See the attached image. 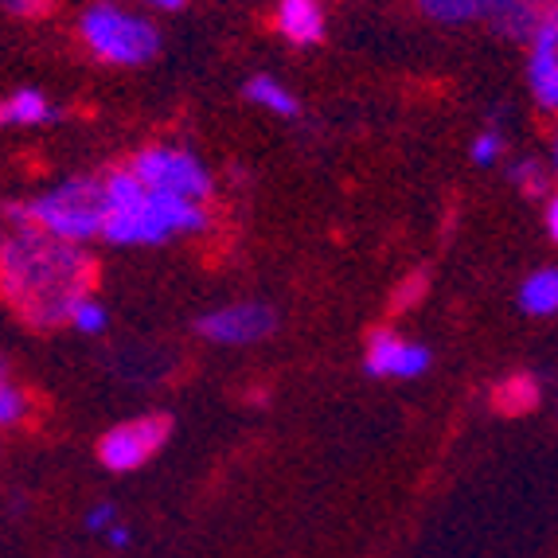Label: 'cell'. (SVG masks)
<instances>
[{"label": "cell", "instance_id": "cell-16", "mask_svg": "<svg viewBox=\"0 0 558 558\" xmlns=\"http://www.w3.org/2000/svg\"><path fill=\"white\" fill-rule=\"evenodd\" d=\"M508 180L515 184V192L535 204H543L547 196H555V160L550 157H515L508 165Z\"/></svg>", "mask_w": 558, "mask_h": 558}, {"label": "cell", "instance_id": "cell-5", "mask_svg": "<svg viewBox=\"0 0 558 558\" xmlns=\"http://www.w3.org/2000/svg\"><path fill=\"white\" fill-rule=\"evenodd\" d=\"M133 177L153 192L165 196L192 199V204H211L215 199V177L211 168L204 165L199 153H192L187 145H145L141 153H133V160L125 165Z\"/></svg>", "mask_w": 558, "mask_h": 558}, {"label": "cell", "instance_id": "cell-1", "mask_svg": "<svg viewBox=\"0 0 558 558\" xmlns=\"http://www.w3.org/2000/svg\"><path fill=\"white\" fill-rule=\"evenodd\" d=\"M94 266L86 246L44 239L12 227L0 239V298L28 328H66V313L94 293Z\"/></svg>", "mask_w": 558, "mask_h": 558}, {"label": "cell", "instance_id": "cell-13", "mask_svg": "<svg viewBox=\"0 0 558 558\" xmlns=\"http://www.w3.org/2000/svg\"><path fill=\"white\" fill-rule=\"evenodd\" d=\"M539 402H543V383L535 379L531 372L504 375V379L493 387V407H496V414H508V418H520V414H531V410H539Z\"/></svg>", "mask_w": 558, "mask_h": 558}, {"label": "cell", "instance_id": "cell-4", "mask_svg": "<svg viewBox=\"0 0 558 558\" xmlns=\"http://www.w3.org/2000/svg\"><path fill=\"white\" fill-rule=\"evenodd\" d=\"M78 39L102 66H145L160 56V28L118 0H94L78 16Z\"/></svg>", "mask_w": 558, "mask_h": 558}, {"label": "cell", "instance_id": "cell-8", "mask_svg": "<svg viewBox=\"0 0 558 558\" xmlns=\"http://www.w3.org/2000/svg\"><path fill=\"white\" fill-rule=\"evenodd\" d=\"M278 332V313L266 301H234L196 320V336L219 348H251Z\"/></svg>", "mask_w": 558, "mask_h": 558}, {"label": "cell", "instance_id": "cell-23", "mask_svg": "<svg viewBox=\"0 0 558 558\" xmlns=\"http://www.w3.org/2000/svg\"><path fill=\"white\" fill-rule=\"evenodd\" d=\"M543 234L547 242H558V196L543 199Z\"/></svg>", "mask_w": 558, "mask_h": 558}, {"label": "cell", "instance_id": "cell-7", "mask_svg": "<svg viewBox=\"0 0 558 558\" xmlns=\"http://www.w3.org/2000/svg\"><path fill=\"white\" fill-rule=\"evenodd\" d=\"M168 434H172L168 414H141V418L118 422L98 441V461L110 473H137L141 465H149L153 457L165 449Z\"/></svg>", "mask_w": 558, "mask_h": 558}, {"label": "cell", "instance_id": "cell-15", "mask_svg": "<svg viewBox=\"0 0 558 558\" xmlns=\"http://www.w3.org/2000/svg\"><path fill=\"white\" fill-rule=\"evenodd\" d=\"M520 308L527 317H555L558 313V270L555 266H539L520 281V293H515Z\"/></svg>", "mask_w": 558, "mask_h": 558}, {"label": "cell", "instance_id": "cell-12", "mask_svg": "<svg viewBox=\"0 0 558 558\" xmlns=\"http://www.w3.org/2000/svg\"><path fill=\"white\" fill-rule=\"evenodd\" d=\"M59 118L63 110L36 86H20L0 98V130H39V125H56Z\"/></svg>", "mask_w": 558, "mask_h": 558}, {"label": "cell", "instance_id": "cell-10", "mask_svg": "<svg viewBox=\"0 0 558 558\" xmlns=\"http://www.w3.org/2000/svg\"><path fill=\"white\" fill-rule=\"evenodd\" d=\"M527 90L543 113L558 110V9L527 36Z\"/></svg>", "mask_w": 558, "mask_h": 558}, {"label": "cell", "instance_id": "cell-3", "mask_svg": "<svg viewBox=\"0 0 558 558\" xmlns=\"http://www.w3.org/2000/svg\"><path fill=\"white\" fill-rule=\"evenodd\" d=\"M9 223L36 231L44 239L86 246L102 234V172L98 177H66L47 192L9 204Z\"/></svg>", "mask_w": 558, "mask_h": 558}, {"label": "cell", "instance_id": "cell-19", "mask_svg": "<svg viewBox=\"0 0 558 558\" xmlns=\"http://www.w3.org/2000/svg\"><path fill=\"white\" fill-rule=\"evenodd\" d=\"M504 153H508V141H504V133L496 130V125L481 130V133L473 137V145H469V160H473L476 168H493V165H500Z\"/></svg>", "mask_w": 558, "mask_h": 558}, {"label": "cell", "instance_id": "cell-17", "mask_svg": "<svg viewBox=\"0 0 558 558\" xmlns=\"http://www.w3.org/2000/svg\"><path fill=\"white\" fill-rule=\"evenodd\" d=\"M32 414V395L12 379L9 355H0V429L24 426Z\"/></svg>", "mask_w": 558, "mask_h": 558}, {"label": "cell", "instance_id": "cell-21", "mask_svg": "<svg viewBox=\"0 0 558 558\" xmlns=\"http://www.w3.org/2000/svg\"><path fill=\"white\" fill-rule=\"evenodd\" d=\"M0 9L9 12V16H20V20H39L56 9V0H0Z\"/></svg>", "mask_w": 558, "mask_h": 558}, {"label": "cell", "instance_id": "cell-26", "mask_svg": "<svg viewBox=\"0 0 558 558\" xmlns=\"http://www.w3.org/2000/svg\"><path fill=\"white\" fill-rule=\"evenodd\" d=\"M0 239H4V234H0Z\"/></svg>", "mask_w": 558, "mask_h": 558}, {"label": "cell", "instance_id": "cell-20", "mask_svg": "<svg viewBox=\"0 0 558 558\" xmlns=\"http://www.w3.org/2000/svg\"><path fill=\"white\" fill-rule=\"evenodd\" d=\"M426 289H429L426 274H422V270L418 274H407V278H402V286L391 293V308H395V313H407V308H414L422 298H426Z\"/></svg>", "mask_w": 558, "mask_h": 558}, {"label": "cell", "instance_id": "cell-24", "mask_svg": "<svg viewBox=\"0 0 558 558\" xmlns=\"http://www.w3.org/2000/svg\"><path fill=\"white\" fill-rule=\"evenodd\" d=\"M102 539L110 543L113 550H125V547H130L133 535H130V527H125V523L118 520V523H113V527H106V531H102Z\"/></svg>", "mask_w": 558, "mask_h": 558}, {"label": "cell", "instance_id": "cell-6", "mask_svg": "<svg viewBox=\"0 0 558 558\" xmlns=\"http://www.w3.org/2000/svg\"><path fill=\"white\" fill-rule=\"evenodd\" d=\"M418 9L434 24L461 28V24H476L481 20L496 36L527 44L531 32L539 28V20L558 9V0H418Z\"/></svg>", "mask_w": 558, "mask_h": 558}, {"label": "cell", "instance_id": "cell-11", "mask_svg": "<svg viewBox=\"0 0 558 558\" xmlns=\"http://www.w3.org/2000/svg\"><path fill=\"white\" fill-rule=\"evenodd\" d=\"M274 32L293 47H317L328 32V16L320 0H278Z\"/></svg>", "mask_w": 558, "mask_h": 558}, {"label": "cell", "instance_id": "cell-25", "mask_svg": "<svg viewBox=\"0 0 558 558\" xmlns=\"http://www.w3.org/2000/svg\"><path fill=\"white\" fill-rule=\"evenodd\" d=\"M141 4H149V9H157V12H180L187 0H141Z\"/></svg>", "mask_w": 558, "mask_h": 558}, {"label": "cell", "instance_id": "cell-9", "mask_svg": "<svg viewBox=\"0 0 558 558\" xmlns=\"http://www.w3.org/2000/svg\"><path fill=\"white\" fill-rule=\"evenodd\" d=\"M434 352L422 340H410L399 328H375L367 336V352H363V367L375 379H418L429 372Z\"/></svg>", "mask_w": 558, "mask_h": 558}, {"label": "cell", "instance_id": "cell-2", "mask_svg": "<svg viewBox=\"0 0 558 558\" xmlns=\"http://www.w3.org/2000/svg\"><path fill=\"white\" fill-rule=\"evenodd\" d=\"M207 231H211V204L153 192L125 165L102 172V234L98 239L106 246H160V242Z\"/></svg>", "mask_w": 558, "mask_h": 558}, {"label": "cell", "instance_id": "cell-22", "mask_svg": "<svg viewBox=\"0 0 558 558\" xmlns=\"http://www.w3.org/2000/svg\"><path fill=\"white\" fill-rule=\"evenodd\" d=\"M118 523V508H113L110 500L94 504L90 512H86V531H94V535H102L106 527H113Z\"/></svg>", "mask_w": 558, "mask_h": 558}, {"label": "cell", "instance_id": "cell-18", "mask_svg": "<svg viewBox=\"0 0 558 558\" xmlns=\"http://www.w3.org/2000/svg\"><path fill=\"white\" fill-rule=\"evenodd\" d=\"M66 328H75L78 336H102L110 328V308L90 293V298H83L66 313Z\"/></svg>", "mask_w": 558, "mask_h": 558}, {"label": "cell", "instance_id": "cell-14", "mask_svg": "<svg viewBox=\"0 0 558 558\" xmlns=\"http://www.w3.org/2000/svg\"><path fill=\"white\" fill-rule=\"evenodd\" d=\"M242 94H246V102L274 113V118H286V121L301 118V98L274 75H251L246 86H242Z\"/></svg>", "mask_w": 558, "mask_h": 558}]
</instances>
